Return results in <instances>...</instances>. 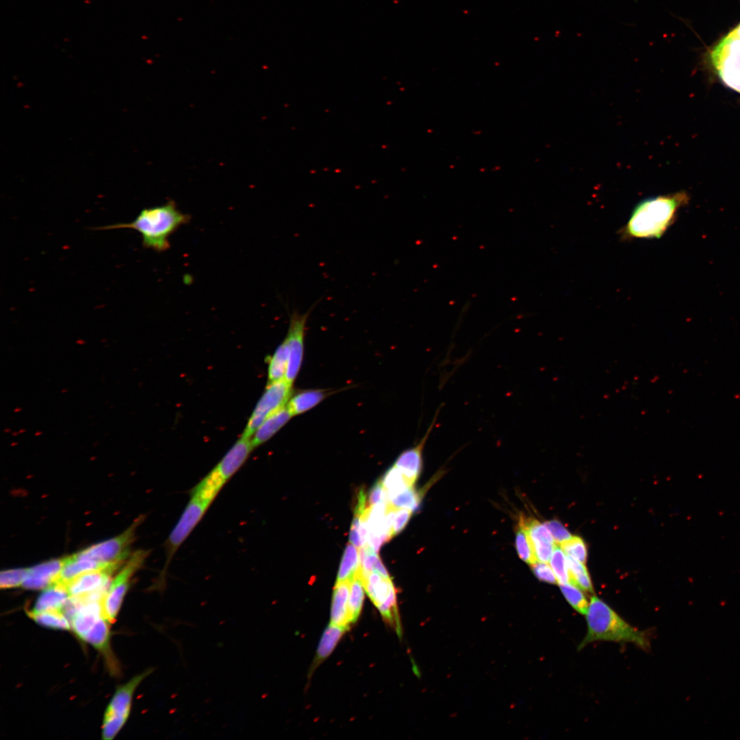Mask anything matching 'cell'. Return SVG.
Wrapping results in <instances>:
<instances>
[{"label": "cell", "instance_id": "obj_23", "mask_svg": "<svg viewBox=\"0 0 740 740\" xmlns=\"http://www.w3.org/2000/svg\"><path fill=\"white\" fill-rule=\"evenodd\" d=\"M380 480L386 491L388 501L415 484L394 465L385 472Z\"/></svg>", "mask_w": 740, "mask_h": 740}, {"label": "cell", "instance_id": "obj_28", "mask_svg": "<svg viewBox=\"0 0 740 740\" xmlns=\"http://www.w3.org/2000/svg\"><path fill=\"white\" fill-rule=\"evenodd\" d=\"M562 593L571 606L578 613L585 615L589 601L580 587L572 583L559 584Z\"/></svg>", "mask_w": 740, "mask_h": 740}, {"label": "cell", "instance_id": "obj_20", "mask_svg": "<svg viewBox=\"0 0 740 740\" xmlns=\"http://www.w3.org/2000/svg\"><path fill=\"white\" fill-rule=\"evenodd\" d=\"M328 393L323 390H306L291 397L286 406L293 416L299 415L319 404Z\"/></svg>", "mask_w": 740, "mask_h": 740}, {"label": "cell", "instance_id": "obj_32", "mask_svg": "<svg viewBox=\"0 0 740 740\" xmlns=\"http://www.w3.org/2000/svg\"><path fill=\"white\" fill-rule=\"evenodd\" d=\"M552 568L558 584L571 583L567 558L561 547L555 545L550 558Z\"/></svg>", "mask_w": 740, "mask_h": 740}, {"label": "cell", "instance_id": "obj_37", "mask_svg": "<svg viewBox=\"0 0 740 740\" xmlns=\"http://www.w3.org/2000/svg\"><path fill=\"white\" fill-rule=\"evenodd\" d=\"M545 525L550 532L555 543L558 544H560L573 536L565 527L558 521H549L545 522Z\"/></svg>", "mask_w": 740, "mask_h": 740}, {"label": "cell", "instance_id": "obj_22", "mask_svg": "<svg viewBox=\"0 0 740 740\" xmlns=\"http://www.w3.org/2000/svg\"><path fill=\"white\" fill-rule=\"evenodd\" d=\"M360 569L359 550L352 543H348L340 563L336 583L351 582Z\"/></svg>", "mask_w": 740, "mask_h": 740}, {"label": "cell", "instance_id": "obj_7", "mask_svg": "<svg viewBox=\"0 0 740 740\" xmlns=\"http://www.w3.org/2000/svg\"><path fill=\"white\" fill-rule=\"evenodd\" d=\"M210 505L209 503L190 495V500L166 541V560L160 574L163 580H165L169 564L175 554L200 521Z\"/></svg>", "mask_w": 740, "mask_h": 740}, {"label": "cell", "instance_id": "obj_26", "mask_svg": "<svg viewBox=\"0 0 740 740\" xmlns=\"http://www.w3.org/2000/svg\"><path fill=\"white\" fill-rule=\"evenodd\" d=\"M27 615L39 625L58 630H70L71 623L62 611L48 610L40 613L27 611Z\"/></svg>", "mask_w": 740, "mask_h": 740}, {"label": "cell", "instance_id": "obj_33", "mask_svg": "<svg viewBox=\"0 0 740 740\" xmlns=\"http://www.w3.org/2000/svg\"><path fill=\"white\" fill-rule=\"evenodd\" d=\"M515 545L521 560L529 565L536 562L532 543L526 530L520 525L516 532Z\"/></svg>", "mask_w": 740, "mask_h": 740}, {"label": "cell", "instance_id": "obj_19", "mask_svg": "<svg viewBox=\"0 0 740 740\" xmlns=\"http://www.w3.org/2000/svg\"><path fill=\"white\" fill-rule=\"evenodd\" d=\"M348 629L347 627L336 626L332 624L328 626L323 632L318 646L312 664L313 669L330 655L339 640Z\"/></svg>", "mask_w": 740, "mask_h": 740}, {"label": "cell", "instance_id": "obj_3", "mask_svg": "<svg viewBox=\"0 0 740 740\" xmlns=\"http://www.w3.org/2000/svg\"><path fill=\"white\" fill-rule=\"evenodd\" d=\"M585 616L587 633L580 643L578 650L600 641L630 643L645 651L650 648V640L645 631L628 623L597 596L591 597Z\"/></svg>", "mask_w": 740, "mask_h": 740}, {"label": "cell", "instance_id": "obj_14", "mask_svg": "<svg viewBox=\"0 0 740 740\" xmlns=\"http://www.w3.org/2000/svg\"><path fill=\"white\" fill-rule=\"evenodd\" d=\"M63 565L64 558L53 559L27 568L23 587L33 590L47 588L58 580Z\"/></svg>", "mask_w": 740, "mask_h": 740}, {"label": "cell", "instance_id": "obj_34", "mask_svg": "<svg viewBox=\"0 0 740 740\" xmlns=\"http://www.w3.org/2000/svg\"><path fill=\"white\" fill-rule=\"evenodd\" d=\"M561 549L568 556L585 563L587 558V546L583 539L579 536H572L560 544Z\"/></svg>", "mask_w": 740, "mask_h": 740}, {"label": "cell", "instance_id": "obj_2", "mask_svg": "<svg viewBox=\"0 0 740 740\" xmlns=\"http://www.w3.org/2000/svg\"><path fill=\"white\" fill-rule=\"evenodd\" d=\"M190 220V215L182 212L175 202L142 210L134 221L98 227L101 230L132 229L142 237L145 248L163 252L171 247L169 237Z\"/></svg>", "mask_w": 740, "mask_h": 740}, {"label": "cell", "instance_id": "obj_21", "mask_svg": "<svg viewBox=\"0 0 740 740\" xmlns=\"http://www.w3.org/2000/svg\"><path fill=\"white\" fill-rule=\"evenodd\" d=\"M225 482L214 468L192 489L190 495L195 496L211 504Z\"/></svg>", "mask_w": 740, "mask_h": 740}, {"label": "cell", "instance_id": "obj_5", "mask_svg": "<svg viewBox=\"0 0 740 740\" xmlns=\"http://www.w3.org/2000/svg\"><path fill=\"white\" fill-rule=\"evenodd\" d=\"M369 597L377 607L384 621L401 635L402 629L397 606L396 591L391 578L378 572H370L362 580Z\"/></svg>", "mask_w": 740, "mask_h": 740}, {"label": "cell", "instance_id": "obj_35", "mask_svg": "<svg viewBox=\"0 0 740 740\" xmlns=\"http://www.w3.org/2000/svg\"><path fill=\"white\" fill-rule=\"evenodd\" d=\"M27 569L20 568L3 571L0 575L1 589H10L23 584Z\"/></svg>", "mask_w": 740, "mask_h": 740}, {"label": "cell", "instance_id": "obj_10", "mask_svg": "<svg viewBox=\"0 0 740 740\" xmlns=\"http://www.w3.org/2000/svg\"><path fill=\"white\" fill-rule=\"evenodd\" d=\"M141 521V519H138L119 536L93 545L75 555L105 565L122 563L129 554L130 546L134 540L135 531Z\"/></svg>", "mask_w": 740, "mask_h": 740}, {"label": "cell", "instance_id": "obj_16", "mask_svg": "<svg viewBox=\"0 0 740 740\" xmlns=\"http://www.w3.org/2000/svg\"><path fill=\"white\" fill-rule=\"evenodd\" d=\"M69 597V594L66 587L60 582H56L44 589L36 600L33 608L29 611L32 613L48 610L62 611Z\"/></svg>", "mask_w": 740, "mask_h": 740}, {"label": "cell", "instance_id": "obj_15", "mask_svg": "<svg viewBox=\"0 0 740 740\" xmlns=\"http://www.w3.org/2000/svg\"><path fill=\"white\" fill-rule=\"evenodd\" d=\"M254 448L250 438L241 436L214 469L227 482L243 465Z\"/></svg>", "mask_w": 740, "mask_h": 740}, {"label": "cell", "instance_id": "obj_25", "mask_svg": "<svg viewBox=\"0 0 740 740\" xmlns=\"http://www.w3.org/2000/svg\"><path fill=\"white\" fill-rule=\"evenodd\" d=\"M108 621L102 616L87 633L84 640L101 652L107 653L109 649L110 629Z\"/></svg>", "mask_w": 740, "mask_h": 740}, {"label": "cell", "instance_id": "obj_18", "mask_svg": "<svg viewBox=\"0 0 740 740\" xmlns=\"http://www.w3.org/2000/svg\"><path fill=\"white\" fill-rule=\"evenodd\" d=\"M349 581L336 583L332 594L330 624L349 628L348 619Z\"/></svg>", "mask_w": 740, "mask_h": 740}, {"label": "cell", "instance_id": "obj_24", "mask_svg": "<svg viewBox=\"0 0 740 740\" xmlns=\"http://www.w3.org/2000/svg\"><path fill=\"white\" fill-rule=\"evenodd\" d=\"M288 364V350L284 341L276 349L273 355L269 358V383L285 378Z\"/></svg>", "mask_w": 740, "mask_h": 740}, {"label": "cell", "instance_id": "obj_9", "mask_svg": "<svg viewBox=\"0 0 740 740\" xmlns=\"http://www.w3.org/2000/svg\"><path fill=\"white\" fill-rule=\"evenodd\" d=\"M292 385L285 378L268 384L241 436L251 439L267 417L286 405L291 398Z\"/></svg>", "mask_w": 740, "mask_h": 740}, {"label": "cell", "instance_id": "obj_11", "mask_svg": "<svg viewBox=\"0 0 740 740\" xmlns=\"http://www.w3.org/2000/svg\"><path fill=\"white\" fill-rule=\"evenodd\" d=\"M317 304V302L304 313H299L297 310H293L290 315L288 330L284 341L288 350V364L285 379L291 384L295 380L302 363L306 323L312 310Z\"/></svg>", "mask_w": 740, "mask_h": 740}, {"label": "cell", "instance_id": "obj_1", "mask_svg": "<svg viewBox=\"0 0 740 740\" xmlns=\"http://www.w3.org/2000/svg\"><path fill=\"white\" fill-rule=\"evenodd\" d=\"M689 200L684 191L642 200L620 230V238L624 241L660 238L674 223L679 209Z\"/></svg>", "mask_w": 740, "mask_h": 740}, {"label": "cell", "instance_id": "obj_27", "mask_svg": "<svg viewBox=\"0 0 740 740\" xmlns=\"http://www.w3.org/2000/svg\"><path fill=\"white\" fill-rule=\"evenodd\" d=\"M363 589L361 580L356 576L350 582L348 600V619L350 625L356 622L361 613L364 600Z\"/></svg>", "mask_w": 740, "mask_h": 740}, {"label": "cell", "instance_id": "obj_39", "mask_svg": "<svg viewBox=\"0 0 740 740\" xmlns=\"http://www.w3.org/2000/svg\"><path fill=\"white\" fill-rule=\"evenodd\" d=\"M412 512L410 510L403 508L395 509L393 524V536L400 533L405 528L411 517Z\"/></svg>", "mask_w": 740, "mask_h": 740}, {"label": "cell", "instance_id": "obj_13", "mask_svg": "<svg viewBox=\"0 0 740 740\" xmlns=\"http://www.w3.org/2000/svg\"><path fill=\"white\" fill-rule=\"evenodd\" d=\"M437 411L432 423L428 428L423 439L417 445L404 451L396 459L394 465L398 468L413 484L419 478L423 467V450L425 444L434 428L437 419Z\"/></svg>", "mask_w": 740, "mask_h": 740}, {"label": "cell", "instance_id": "obj_8", "mask_svg": "<svg viewBox=\"0 0 740 740\" xmlns=\"http://www.w3.org/2000/svg\"><path fill=\"white\" fill-rule=\"evenodd\" d=\"M148 555L145 550H138L132 554L126 564L111 581L109 589L102 600L103 617L113 623L120 609L124 596L135 572L141 567Z\"/></svg>", "mask_w": 740, "mask_h": 740}, {"label": "cell", "instance_id": "obj_29", "mask_svg": "<svg viewBox=\"0 0 740 740\" xmlns=\"http://www.w3.org/2000/svg\"><path fill=\"white\" fill-rule=\"evenodd\" d=\"M567 558L571 583L580 587L582 591L592 593L593 584L584 564L571 556H567Z\"/></svg>", "mask_w": 740, "mask_h": 740}, {"label": "cell", "instance_id": "obj_31", "mask_svg": "<svg viewBox=\"0 0 740 740\" xmlns=\"http://www.w3.org/2000/svg\"><path fill=\"white\" fill-rule=\"evenodd\" d=\"M421 495L422 493L418 492L413 485L391 497L388 503L396 508H403L414 511L420 505Z\"/></svg>", "mask_w": 740, "mask_h": 740}, {"label": "cell", "instance_id": "obj_6", "mask_svg": "<svg viewBox=\"0 0 740 740\" xmlns=\"http://www.w3.org/2000/svg\"><path fill=\"white\" fill-rule=\"evenodd\" d=\"M152 671V669L145 671L116 690L105 713L102 727L103 739L112 740L121 729L129 716L135 689Z\"/></svg>", "mask_w": 740, "mask_h": 740}, {"label": "cell", "instance_id": "obj_38", "mask_svg": "<svg viewBox=\"0 0 740 740\" xmlns=\"http://www.w3.org/2000/svg\"><path fill=\"white\" fill-rule=\"evenodd\" d=\"M368 507L381 502H388L387 493L381 480L377 481L367 493Z\"/></svg>", "mask_w": 740, "mask_h": 740}, {"label": "cell", "instance_id": "obj_36", "mask_svg": "<svg viewBox=\"0 0 740 740\" xmlns=\"http://www.w3.org/2000/svg\"><path fill=\"white\" fill-rule=\"evenodd\" d=\"M531 565L534 574L539 580L550 584L558 583L552 568L547 563L536 561Z\"/></svg>", "mask_w": 740, "mask_h": 740}, {"label": "cell", "instance_id": "obj_40", "mask_svg": "<svg viewBox=\"0 0 740 740\" xmlns=\"http://www.w3.org/2000/svg\"><path fill=\"white\" fill-rule=\"evenodd\" d=\"M536 561L548 563L550 560L555 544L547 542L532 543Z\"/></svg>", "mask_w": 740, "mask_h": 740}, {"label": "cell", "instance_id": "obj_4", "mask_svg": "<svg viewBox=\"0 0 740 740\" xmlns=\"http://www.w3.org/2000/svg\"><path fill=\"white\" fill-rule=\"evenodd\" d=\"M708 58L724 84L740 93V23L719 40Z\"/></svg>", "mask_w": 740, "mask_h": 740}, {"label": "cell", "instance_id": "obj_30", "mask_svg": "<svg viewBox=\"0 0 740 740\" xmlns=\"http://www.w3.org/2000/svg\"><path fill=\"white\" fill-rule=\"evenodd\" d=\"M519 525L526 530L532 543L540 542L555 543L548 528L539 521L521 518Z\"/></svg>", "mask_w": 740, "mask_h": 740}, {"label": "cell", "instance_id": "obj_12", "mask_svg": "<svg viewBox=\"0 0 740 740\" xmlns=\"http://www.w3.org/2000/svg\"><path fill=\"white\" fill-rule=\"evenodd\" d=\"M121 564L115 563L103 569L85 572L74 578L66 585L69 596H82L108 589L112 581V575Z\"/></svg>", "mask_w": 740, "mask_h": 740}, {"label": "cell", "instance_id": "obj_17", "mask_svg": "<svg viewBox=\"0 0 740 740\" xmlns=\"http://www.w3.org/2000/svg\"><path fill=\"white\" fill-rule=\"evenodd\" d=\"M293 417L286 405L267 417L253 434L251 443L255 448L268 441Z\"/></svg>", "mask_w": 740, "mask_h": 740}]
</instances>
